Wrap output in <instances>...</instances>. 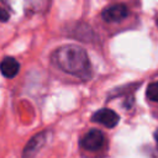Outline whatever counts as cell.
Wrapping results in <instances>:
<instances>
[{
    "instance_id": "obj_6",
    "label": "cell",
    "mask_w": 158,
    "mask_h": 158,
    "mask_svg": "<svg viewBox=\"0 0 158 158\" xmlns=\"http://www.w3.org/2000/svg\"><path fill=\"white\" fill-rule=\"evenodd\" d=\"M146 96L149 102L158 104V80L148 84V86L146 89Z\"/></svg>"
},
{
    "instance_id": "obj_1",
    "label": "cell",
    "mask_w": 158,
    "mask_h": 158,
    "mask_svg": "<svg viewBox=\"0 0 158 158\" xmlns=\"http://www.w3.org/2000/svg\"><path fill=\"white\" fill-rule=\"evenodd\" d=\"M52 63L64 74L79 80H88L91 75V67L84 48L77 44L58 47L52 54Z\"/></svg>"
},
{
    "instance_id": "obj_9",
    "label": "cell",
    "mask_w": 158,
    "mask_h": 158,
    "mask_svg": "<svg viewBox=\"0 0 158 158\" xmlns=\"http://www.w3.org/2000/svg\"><path fill=\"white\" fill-rule=\"evenodd\" d=\"M156 23H157V27H158V17L156 19Z\"/></svg>"
},
{
    "instance_id": "obj_8",
    "label": "cell",
    "mask_w": 158,
    "mask_h": 158,
    "mask_svg": "<svg viewBox=\"0 0 158 158\" xmlns=\"http://www.w3.org/2000/svg\"><path fill=\"white\" fill-rule=\"evenodd\" d=\"M154 139H156V142L158 144V130H156V132H154Z\"/></svg>"
},
{
    "instance_id": "obj_5",
    "label": "cell",
    "mask_w": 158,
    "mask_h": 158,
    "mask_svg": "<svg viewBox=\"0 0 158 158\" xmlns=\"http://www.w3.org/2000/svg\"><path fill=\"white\" fill-rule=\"evenodd\" d=\"M20 70L19 62L12 57H5L0 63V72L5 78H14Z\"/></svg>"
},
{
    "instance_id": "obj_7",
    "label": "cell",
    "mask_w": 158,
    "mask_h": 158,
    "mask_svg": "<svg viewBox=\"0 0 158 158\" xmlns=\"http://www.w3.org/2000/svg\"><path fill=\"white\" fill-rule=\"evenodd\" d=\"M9 17H10L9 12H7L4 7L0 6V22H6V21L9 20Z\"/></svg>"
},
{
    "instance_id": "obj_3",
    "label": "cell",
    "mask_w": 158,
    "mask_h": 158,
    "mask_svg": "<svg viewBox=\"0 0 158 158\" xmlns=\"http://www.w3.org/2000/svg\"><path fill=\"white\" fill-rule=\"evenodd\" d=\"M130 9L126 4L122 2H115L109 6H106L101 11V19L107 25H116L126 21L130 17Z\"/></svg>"
},
{
    "instance_id": "obj_2",
    "label": "cell",
    "mask_w": 158,
    "mask_h": 158,
    "mask_svg": "<svg viewBox=\"0 0 158 158\" xmlns=\"http://www.w3.org/2000/svg\"><path fill=\"white\" fill-rule=\"evenodd\" d=\"M80 149L85 153H102L107 148V138L100 130H89L79 141Z\"/></svg>"
},
{
    "instance_id": "obj_4",
    "label": "cell",
    "mask_w": 158,
    "mask_h": 158,
    "mask_svg": "<svg viewBox=\"0 0 158 158\" xmlns=\"http://www.w3.org/2000/svg\"><path fill=\"white\" fill-rule=\"evenodd\" d=\"M91 121H94L96 123H100V125H102L107 128H112L118 123L120 116L114 110L104 107V109H100V110H98L93 114Z\"/></svg>"
}]
</instances>
